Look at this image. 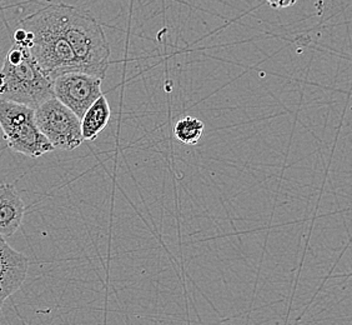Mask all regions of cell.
<instances>
[{
    "label": "cell",
    "instance_id": "6da1fadb",
    "mask_svg": "<svg viewBox=\"0 0 352 325\" xmlns=\"http://www.w3.org/2000/svg\"><path fill=\"white\" fill-rule=\"evenodd\" d=\"M14 43L28 48L41 72L53 81L69 70H82L61 28L59 6L50 4L19 21Z\"/></svg>",
    "mask_w": 352,
    "mask_h": 325
},
{
    "label": "cell",
    "instance_id": "7a4b0ae2",
    "mask_svg": "<svg viewBox=\"0 0 352 325\" xmlns=\"http://www.w3.org/2000/svg\"><path fill=\"white\" fill-rule=\"evenodd\" d=\"M61 28L74 52L82 72L104 81L109 63L110 45L99 21L88 10L59 3Z\"/></svg>",
    "mask_w": 352,
    "mask_h": 325
},
{
    "label": "cell",
    "instance_id": "3957f363",
    "mask_svg": "<svg viewBox=\"0 0 352 325\" xmlns=\"http://www.w3.org/2000/svg\"><path fill=\"white\" fill-rule=\"evenodd\" d=\"M53 96L50 78L41 72L28 48L14 43L0 69V101L35 109Z\"/></svg>",
    "mask_w": 352,
    "mask_h": 325
},
{
    "label": "cell",
    "instance_id": "277c9868",
    "mask_svg": "<svg viewBox=\"0 0 352 325\" xmlns=\"http://www.w3.org/2000/svg\"><path fill=\"white\" fill-rule=\"evenodd\" d=\"M0 129L15 153L39 158L54 150L36 127L34 109L21 103L0 101Z\"/></svg>",
    "mask_w": 352,
    "mask_h": 325
},
{
    "label": "cell",
    "instance_id": "5b68a950",
    "mask_svg": "<svg viewBox=\"0 0 352 325\" xmlns=\"http://www.w3.org/2000/svg\"><path fill=\"white\" fill-rule=\"evenodd\" d=\"M35 123L41 134L55 149H76L82 145L80 118L59 102L50 98L34 109Z\"/></svg>",
    "mask_w": 352,
    "mask_h": 325
},
{
    "label": "cell",
    "instance_id": "8992f818",
    "mask_svg": "<svg viewBox=\"0 0 352 325\" xmlns=\"http://www.w3.org/2000/svg\"><path fill=\"white\" fill-rule=\"evenodd\" d=\"M102 79L82 70H69L52 81L53 94L82 119L89 107L102 95Z\"/></svg>",
    "mask_w": 352,
    "mask_h": 325
},
{
    "label": "cell",
    "instance_id": "52a82bcc",
    "mask_svg": "<svg viewBox=\"0 0 352 325\" xmlns=\"http://www.w3.org/2000/svg\"><path fill=\"white\" fill-rule=\"evenodd\" d=\"M29 271V259L13 249L0 235V317L8 298L24 284Z\"/></svg>",
    "mask_w": 352,
    "mask_h": 325
},
{
    "label": "cell",
    "instance_id": "ba28073f",
    "mask_svg": "<svg viewBox=\"0 0 352 325\" xmlns=\"http://www.w3.org/2000/svg\"><path fill=\"white\" fill-rule=\"evenodd\" d=\"M25 205L12 184H0V235L10 238L19 229Z\"/></svg>",
    "mask_w": 352,
    "mask_h": 325
},
{
    "label": "cell",
    "instance_id": "9c48e42d",
    "mask_svg": "<svg viewBox=\"0 0 352 325\" xmlns=\"http://www.w3.org/2000/svg\"><path fill=\"white\" fill-rule=\"evenodd\" d=\"M111 110L105 95L98 98L80 119L82 140L93 142L108 125Z\"/></svg>",
    "mask_w": 352,
    "mask_h": 325
},
{
    "label": "cell",
    "instance_id": "30bf717a",
    "mask_svg": "<svg viewBox=\"0 0 352 325\" xmlns=\"http://www.w3.org/2000/svg\"><path fill=\"white\" fill-rule=\"evenodd\" d=\"M204 123L194 116H184L174 128L175 138L185 145H197L204 136Z\"/></svg>",
    "mask_w": 352,
    "mask_h": 325
},
{
    "label": "cell",
    "instance_id": "8fae6325",
    "mask_svg": "<svg viewBox=\"0 0 352 325\" xmlns=\"http://www.w3.org/2000/svg\"><path fill=\"white\" fill-rule=\"evenodd\" d=\"M272 9H284L292 7V3L289 0H265Z\"/></svg>",
    "mask_w": 352,
    "mask_h": 325
},
{
    "label": "cell",
    "instance_id": "7c38bea8",
    "mask_svg": "<svg viewBox=\"0 0 352 325\" xmlns=\"http://www.w3.org/2000/svg\"><path fill=\"white\" fill-rule=\"evenodd\" d=\"M289 1H290V3H292V6H294V4H295V3H296V0H289Z\"/></svg>",
    "mask_w": 352,
    "mask_h": 325
}]
</instances>
